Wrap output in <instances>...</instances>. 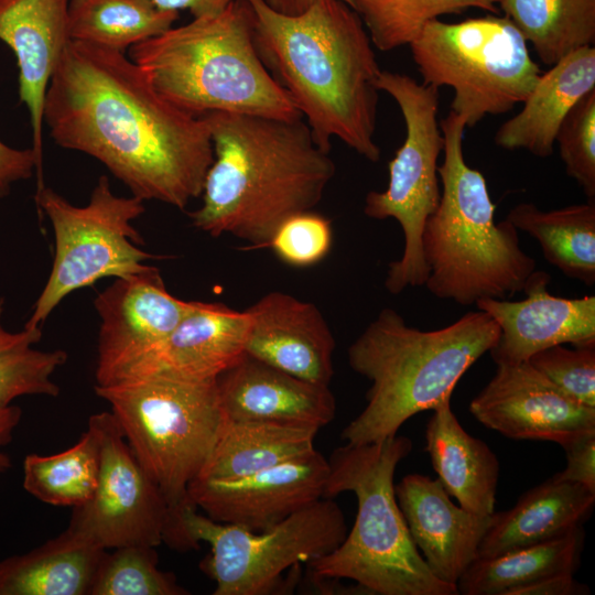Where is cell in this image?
<instances>
[{"instance_id": "1", "label": "cell", "mask_w": 595, "mask_h": 595, "mask_svg": "<svg viewBox=\"0 0 595 595\" xmlns=\"http://www.w3.org/2000/svg\"><path fill=\"white\" fill-rule=\"evenodd\" d=\"M44 122L60 147L88 154L131 195L184 209L214 160L205 119L163 98L123 52L69 41L50 80Z\"/></svg>"}, {"instance_id": "2", "label": "cell", "mask_w": 595, "mask_h": 595, "mask_svg": "<svg viewBox=\"0 0 595 595\" xmlns=\"http://www.w3.org/2000/svg\"><path fill=\"white\" fill-rule=\"evenodd\" d=\"M247 1L258 54L315 141L331 151L335 138L378 162L375 132L382 69L357 12L343 0H316L295 15L277 12L264 0Z\"/></svg>"}, {"instance_id": "3", "label": "cell", "mask_w": 595, "mask_h": 595, "mask_svg": "<svg viewBox=\"0 0 595 595\" xmlns=\"http://www.w3.org/2000/svg\"><path fill=\"white\" fill-rule=\"evenodd\" d=\"M214 160L192 224L212 237L228 234L268 247L288 218L312 212L335 175L329 152L302 117L214 111L202 116Z\"/></svg>"}, {"instance_id": "4", "label": "cell", "mask_w": 595, "mask_h": 595, "mask_svg": "<svg viewBox=\"0 0 595 595\" xmlns=\"http://www.w3.org/2000/svg\"><path fill=\"white\" fill-rule=\"evenodd\" d=\"M498 337V324L480 310L422 331L393 309H382L347 350L350 368L371 386L366 407L344 428L343 440L360 445L397 435L411 416L451 399L462 376Z\"/></svg>"}, {"instance_id": "5", "label": "cell", "mask_w": 595, "mask_h": 595, "mask_svg": "<svg viewBox=\"0 0 595 595\" xmlns=\"http://www.w3.org/2000/svg\"><path fill=\"white\" fill-rule=\"evenodd\" d=\"M129 57L163 98L193 116L224 111L302 117L258 54L247 0L171 26L130 47Z\"/></svg>"}, {"instance_id": "6", "label": "cell", "mask_w": 595, "mask_h": 595, "mask_svg": "<svg viewBox=\"0 0 595 595\" xmlns=\"http://www.w3.org/2000/svg\"><path fill=\"white\" fill-rule=\"evenodd\" d=\"M444 160L437 172L441 197L422 232L429 269L425 286L434 296L472 305L522 292L536 260L520 247L517 228L495 221L484 175L463 154L465 121L450 110L440 120Z\"/></svg>"}, {"instance_id": "7", "label": "cell", "mask_w": 595, "mask_h": 595, "mask_svg": "<svg viewBox=\"0 0 595 595\" xmlns=\"http://www.w3.org/2000/svg\"><path fill=\"white\" fill-rule=\"evenodd\" d=\"M412 450L403 435L333 451L323 498L351 491L355 523L332 552L309 563L314 578H348L366 594L457 595L435 577L411 539L394 494L398 464Z\"/></svg>"}, {"instance_id": "8", "label": "cell", "mask_w": 595, "mask_h": 595, "mask_svg": "<svg viewBox=\"0 0 595 595\" xmlns=\"http://www.w3.org/2000/svg\"><path fill=\"white\" fill-rule=\"evenodd\" d=\"M95 392L109 403L133 455L165 498L170 527L190 504L188 486L203 472L226 420L216 380L152 376L96 385Z\"/></svg>"}, {"instance_id": "9", "label": "cell", "mask_w": 595, "mask_h": 595, "mask_svg": "<svg viewBox=\"0 0 595 595\" xmlns=\"http://www.w3.org/2000/svg\"><path fill=\"white\" fill-rule=\"evenodd\" d=\"M197 510L186 505L164 543L180 551L201 542L210 547L199 567L214 581V595L270 594L288 569L328 554L347 534L344 512L333 498H321L263 531L217 522Z\"/></svg>"}, {"instance_id": "10", "label": "cell", "mask_w": 595, "mask_h": 595, "mask_svg": "<svg viewBox=\"0 0 595 595\" xmlns=\"http://www.w3.org/2000/svg\"><path fill=\"white\" fill-rule=\"evenodd\" d=\"M422 83L454 90L451 111L466 128L522 104L541 75L510 19L488 14L430 21L409 45Z\"/></svg>"}, {"instance_id": "11", "label": "cell", "mask_w": 595, "mask_h": 595, "mask_svg": "<svg viewBox=\"0 0 595 595\" xmlns=\"http://www.w3.org/2000/svg\"><path fill=\"white\" fill-rule=\"evenodd\" d=\"M378 88L400 108L405 137L389 162L385 191L366 195L364 213L378 220L396 219L403 231L402 256L388 264L385 288L399 294L409 286L425 284L429 269L422 251V232L441 197L439 158L444 137L437 120L439 88L418 83L407 74L381 71Z\"/></svg>"}, {"instance_id": "12", "label": "cell", "mask_w": 595, "mask_h": 595, "mask_svg": "<svg viewBox=\"0 0 595 595\" xmlns=\"http://www.w3.org/2000/svg\"><path fill=\"white\" fill-rule=\"evenodd\" d=\"M55 240L53 266L24 327H41L68 294L104 278H123L151 266L158 256L142 250L133 221L145 208L141 198L116 195L106 175L85 206H75L50 187L36 193Z\"/></svg>"}, {"instance_id": "13", "label": "cell", "mask_w": 595, "mask_h": 595, "mask_svg": "<svg viewBox=\"0 0 595 595\" xmlns=\"http://www.w3.org/2000/svg\"><path fill=\"white\" fill-rule=\"evenodd\" d=\"M101 440L98 483L91 498L73 508L68 527L104 550L163 543L170 510L155 483L125 440L113 414H93Z\"/></svg>"}, {"instance_id": "14", "label": "cell", "mask_w": 595, "mask_h": 595, "mask_svg": "<svg viewBox=\"0 0 595 595\" xmlns=\"http://www.w3.org/2000/svg\"><path fill=\"white\" fill-rule=\"evenodd\" d=\"M100 324L96 385L119 380L159 347L190 310L172 295L158 268L115 281L95 299Z\"/></svg>"}, {"instance_id": "15", "label": "cell", "mask_w": 595, "mask_h": 595, "mask_svg": "<svg viewBox=\"0 0 595 595\" xmlns=\"http://www.w3.org/2000/svg\"><path fill=\"white\" fill-rule=\"evenodd\" d=\"M469 411L483 425L513 440L563 446L595 433V408L571 399L527 360L498 365Z\"/></svg>"}, {"instance_id": "16", "label": "cell", "mask_w": 595, "mask_h": 595, "mask_svg": "<svg viewBox=\"0 0 595 595\" xmlns=\"http://www.w3.org/2000/svg\"><path fill=\"white\" fill-rule=\"evenodd\" d=\"M328 461L317 451L236 479L196 478L188 500L210 519L263 531L323 498Z\"/></svg>"}, {"instance_id": "17", "label": "cell", "mask_w": 595, "mask_h": 595, "mask_svg": "<svg viewBox=\"0 0 595 595\" xmlns=\"http://www.w3.org/2000/svg\"><path fill=\"white\" fill-rule=\"evenodd\" d=\"M551 277L534 270L523 286L526 299H480L475 305L499 326L496 345L488 351L498 365H516L554 345L595 342V296L566 299L552 295Z\"/></svg>"}, {"instance_id": "18", "label": "cell", "mask_w": 595, "mask_h": 595, "mask_svg": "<svg viewBox=\"0 0 595 595\" xmlns=\"http://www.w3.org/2000/svg\"><path fill=\"white\" fill-rule=\"evenodd\" d=\"M245 311L246 354L305 381L329 386L336 343L315 304L272 291Z\"/></svg>"}, {"instance_id": "19", "label": "cell", "mask_w": 595, "mask_h": 595, "mask_svg": "<svg viewBox=\"0 0 595 595\" xmlns=\"http://www.w3.org/2000/svg\"><path fill=\"white\" fill-rule=\"evenodd\" d=\"M248 329L246 311L192 301L167 338L117 381L152 376L216 380L245 354Z\"/></svg>"}, {"instance_id": "20", "label": "cell", "mask_w": 595, "mask_h": 595, "mask_svg": "<svg viewBox=\"0 0 595 595\" xmlns=\"http://www.w3.org/2000/svg\"><path fill=\"white\" fill-rule=\"evenodd\" d=\"M394 494L411 539L433 575L456 585L477 559L491 515L455 505L441 482L425 475L404 476Z\"/></svg>"}, {"instance_id": "21", "label": "cell", "mask_w": 595, "mask_h": 595, "mask_svg": "<svg viewBox=\"0 0 595 595\" xmlns=\"http://www.w3.org/2000/svg\"><path fill=\"white\" fill-rule=\"evenodd\" d=\"M68 3L69 0H0V40L17 57L20 101L30 115L31 149L41 172L46 90L71 41Z\"/></svg>"}, {"instance_id": "22", "label": "cell", "mask_w": 595, "mask_h": 595, "mask_svg": "<svg viewBox=\"0 0 595 595\" xmlns=\"http://www.w3.org/2000/svg\"><path fill=\"white\" fill-rule=\"evenodd\" d=\"M226 420L313 425L332 422L336 400L329 386L305 381L244 354L216 379Z\"/></svg>"}, {"instance_id": "23", "label": "cell", "mask_w": 595, "mask_h": 595, "mask_svg": "<svg viewBox=\"0 0 595 595\" xmlns=\"http://www.w3.org/2000/svg\"><path fill=\"white\" fill-rule=\"evenodd\" d=\"M595 89V47L570 52L541 73L520 112L505 121L494 141L505 150L552 155L559 128L570 109Z\"/></svg>"}, {"instance_id": "24", "label": "cell", "mask_w": 595, "mask_h": 595, "mask_svg": "<svg viewBox=\"0 0 595 595\" xmlns=\"http://www.w3.org/2000/svg\"><path fill=\"white\" fill-rule=\"evenodd\" d=\"M594 502L595 493L553 475L524 493L511 509L494 511L477 558L496 556L561 537L582 527Z\"/></svg>"}, {"instance_id": "25", "label": "cell", "mask_w": 595, "mask_h": 595, "mask_svg": "<svg viewBox=\"0 0 595 595\" xmlns=\"http://www.w3.org/2000/svg\"><path fill=\"white\" fill-rule=\"evenodd\" d=\"M425 429V451L447 494L464 509L490 516L495 511L499 462L489 446L468 434L446 399L432 410Z\"/></svg>"}, {"instance_id": "26", "label": "cell", "mask_w": 595, "mask_h": 595, "mask_svg": "<svg viewBox=\"0 0 595 595\" xmlns=\"http://www.w3.org/2000/svg\"><path fill=\"white\" fill-rule=\"evenodd\" d=\"M105 551L67 527L40 547L0 561V595H89Z\"/></svg>"}, {"instance_id": "27", "label": "cell", "mask_w": 595, "mask_h": 595, "mask_svg": "<svg viewBox=\"0 0 595 595\" xmlns=\"http://www.w3.org/2000/svg\"><path fill=\"white\" fill-rule=\"evenodd\" d=\"M318 430L289 422L225 420L197 478L236 479L306 456L316 451Z\"/></svg>"}, {"instance_id": "28", "label": "cell", "mask_w": 595, "mask_h": 595, "mask_svg": "<svg viewBox=\"0 0 595 595\" xmlns=\"http://www.w3.org/2000/svg\"><path fill=\"white\" fill-rule=\"evenodd\" d=\"M533 237L544 259L566 277L595 283V202L542 210L533 203L513 206L506 217Z\"/></svg>"}, {"instance_id": "29", "label": "cell", "mask_w": 595, "mask_h": 595, "mask_svg": "<svg viewBox=\"0 0 595 595\" xmlns=\"http://www.w3.org/2000/svg\"><path fill=\"white\" fill-rule=\"evenodd\" d=\"M584 530L578 527L561 537L496 556L477 558L456 583L463 595H510L545 576L573 573L580 565Z\"/></svg>"}, {"instance_id": "30", "label": "cell", "mask_w": 595, "mask_h": 595, "mask_svg": "<svg viewBox=\"0 0 595 595\" xmlns=\"http://www.w3.org/2000/svg\"><path fill=\"white\" fill-rule=\"evenodd\" d=\"M497 6L551 66L595 42V0H497Z\"/></svg>"}, {"instance_id": "31", "label": "cell", "mask_w": 595, "mask_h": 595, "mask_svg": "<svg viewBox=\"0 0 595 595\" xmlns=\"http://www.w3.org/2000/svg\"><path fill=\"white\" fill-rule=\"evenodd\" d=\"M101 440L93 415L78 442L52 455L29 454L23 461V488L37 500L61 507H79L95 493L100 467Z\"/></svg>"}, {"instance_id": "32", "label": "cell", "mask_w": 595, "mask_h": 595, "mask_svg": "<svg viewBox=\"0 0 595 595\" xmlns=\"http://www.w3.org/2000/svg\"><path fill=\"white\" fill-rule=\"evenodd\" d=\"M177 19L178 12L161 10L151 0H69L67 30L72 41L125 53Z\"/></svg>"}, {"instance_id": "33", "label": "cell", "mask_w": 595, "mask_h": 595, "mask_svg": "<svg viewBox=\"0 0 595 595\" xmlns=\"http://www.w3.org/2000/svg\"><path fill=\"white\" fill-rule=\"evenodd\" d=\"M372 45L389 52L410 45L432 20L474 8L498 13L497 0H350Z\"/></svg>"}, {"instance_id": "34", "label": "cell", "mask_w": 595, "mask_h": 595, "mask_svg": "<svg viewBox=\"0 0 595 595\" xmlns=\"http://www.w3.org/2000/svg\"><path fill=\"white\" fill-rule=\"evenodd\" d=\"M3 311L4 299L0 298V408L24 396L57 397L60 387L52 377L66 363V351L35 348L42 337L41 327H24L20 332L6 329Z\"/></svg>"}, {"instance_id": "35", "label": "cell", "mask_w": 595, "mask_h": 595, "mask_svg": "<svg viewBox=\"0 0 595 595\" xmlns=\"http://www.w3.org/2000/svg\"><path fill=\"white\" fill-rule=\"evenodd\" d=\"M153 547L127 545L106 550L89 595H187L171 572L158 566Z\"/></svg>"}, {"instance_id": "36", "label": "cell", "mask_w": 595, "mask_h": 595, "mask_svg": "<svg viewBox=\"0 0 595 595\" xmlns=\"http://www.w3.org/2000/svg\"><path fill=\"white\" fill-rule=\"evenodd\" d=\"M566 174L595 198V89L584 95L567 112L556 133Z\"/></svg>"}, {"instance_id": "37", "label": "cell", "mask_w": 595, "mask_h": 595, "mask_svg": "<svg viewBox=\"0 0 595 595\" xmlns=\"http://www.w3.org/2000/svg\"><path fill=\"white\" fill-rule=\"evenodd\" d=\"M527 361L571 399L595 408V342L572 348L554 345Z\"/></svg>"}, {"instance_id": "38", "label": "cell", "mask_w": 595, "mask_h": 595, "mask_svg": "<svg viewBox=\"0 0 595 595\" xmlns=\"http://www.w3.org/2000/svg\"><path fill=\"white\" fill-rule=\"evenodd\" d=\"M332 241L331 221L312 210L284 220L274 231L268 247L286 264L309 267L327 256Z\"/></svg>"}, {"instance_id": "39", "label": "cell", "mask_w": 595, "mask_h": 595, "mask_svg": "<svg viewBox=\"0 0 595 595\" xmlns=\"http://www.w3.org/2000/svg\"><path fill=\"white\" fill-rule=\"evenodd\" d=\"M562 447L566 455V467L554 476L581 484L595 493V433L577 437Z\"/></svg>"}, {"instance_id": "40", "label": "cell", "mask_w": 595, "mask_h": 595, "mask_svg": "<svg viewBox=\"0 0 595 595\" xmlns=\"http://www.w3.org/2000/svg\"><path fill=\"white\" fill-rule=\"evenodd\" d=\"M37 172V190L44 186L42 172L32 149H14L0 141V196L6 195L11 184L30 177Z\"/></svg>"}, {"instance_id": "41", "label": "cell", "mask_w": 595, "mask_h": 595, "mask_svg": "<svg viewBox=\"0 0 595 595\" xmlns=\"http://www.w3.org/2000/svg\"><path fill=\"white\" fill-rule=\"evenodd\" d=\"M588 587L574 578L573 573L545 576L513 589L510 595H584Z\"/></svg>"}, {"instance_id": "42", "label": "cell", "mask_w": 595, "mask_h": 595, "mask_svg": "<svg viewBox=\"0 0 595 595\" xmlns=\"http://www.w3.org/2000/svg\"><path fill=\"white\" fill-rule=\"evenodd\" d=\"M161 10H188L193 18L212 15L225 10L235 0H151Z\"/></svg>"}, {"instance_id": "43", "label": "cell", "mask_w": 595, "mask_h": 595, "mask_svg": "<svg viewBox=\"0 0 595 595\" xmlns=\"http://www.w3.org/2000/svg\"><path fill=\"white\" fill-rule=\"evenodd\" d=\"M22 411L17 405L0 408V473L11 467L10 456L3 448L11 443L14 431L20 423Z\"/></svg>"}, {"instance_id": "44", "label": "cell", "mask_w": 595, "mask_h": 595, "mask_svg": "<svg viewBox=\"0 0 595 595\" xmlns=\"http://www.w3.org/2000/svg\"><path fill=\"white\" fill-rule=\"evenodd\" d=\"M266 3L277 12L288 15H295L304 12L316 0H264ZM350 6V0H343Z\"/></svg>"}]
</instances>
